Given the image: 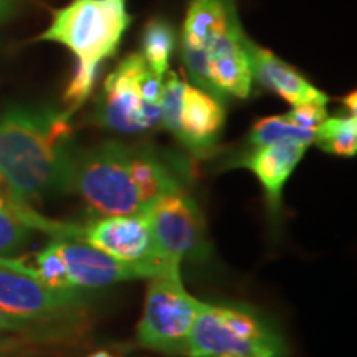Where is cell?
I'll return each mask as SVG.
<instances>
[{
	"label": "cell",
	"mask_w": 357,
	"mask_h": 357,
	"mask_svg": "<svg viewBox=\"0 0 357 357\" xmlns=\"http://www.w3.org/2000/svg\"><path fill=\"white\" fill-rule=\"evenodd\" d=\"M283 116L294 126L303 129H316L328 118V109H326V105L307 102V105L293 106V109Z\"/></svg>",
	"instance_id": "20"
},
{
	"label": "cell",
	"mask_w": 357,
	"mask_h": 357,
	"mask_svg": "<svg viewBox=\"0 0 357 357\" xmlns=\"http://www.w3.org/2000/svg\"><path fill=\"white\" fill-rule=\"evenodd\" d=\"M164 77L147 66L141 53H131L108 75L96 106V123L116 132L149 131L160 123Z\"/></svg>",
	"instance_id": "5"
},
{
	"label": "cell",
	"mask_w": 357,
	"mask_h": 357,
	"mask_svg": "<svg viewBox=\"0 0 357 357\" xmlns=\"http://www.w3.org/2000/svg\"><path fill=\"white\" fill-rule=\"evenodd\" d=\"M243 45L253 79H257L268 91L283 98L291 106L307 102L328 105L329 98L326 93L312 86L300 71L276 56L273 52L257 45L252 38H248V35H245Z\"/></svg>",
	"instance_id": "13"
},
{
	"label": "cell",
	"mask_w": 357,
	"mask_h": 357,
	"mask_svg": "<svg viewBox=\"0 0 357 357\" xmlns=\"http://www.w3.org/2000/svg\"><path fill=\"white\" fill-rule=\"evenodd\" d=\"M0 261L6 263L8 266L19 268V270L26 271V273L35 276V278L47 284V287L60 288V289L73 288L71 287V281L68 276V270H66L63 255H61L60 247H58V240H53L47 248H43L42 252L38 253L37 258H35V268L24 266L20 265L19 261L7 260V258H0Z\"/></svg>",
	"instance_id": "19"
},
{
	"label": "cell",
	"mask_w": 357,
	"mask_h": 357,
	"mask_svg": "<svg viewBox=\"0 0 357 357\" xmlns=\"http://www.w3.org/2000/svg\"><path fill=\"white\" fill-rule=\"evenodd\" d=\"M61 255L66 263V270L73 288H101L106 284L136 278H154V276L178 270V268H160L153 265L121 261L118 258L101 252L86 242L58 238Z\"/></svg>",
	"instance_id": "12"
},
{
	"label": "cell",
	"mask_w": 357,
	"mask_h": 357,
	"mask_svg": "<svg viewBox=\"0 0 357 357\" xmlns=\"http://www.w3.org/2000/svg\"><path fill=\"white\" fill-rule=\"evenodd\" d=\"M344 102H346L347 109L352 111V114H356V93H352V95H347L344 98Z\"/></svg>",
	"instance_id": "22"
},
{
	"label": "cell",
	"mask_w": 357,
	"mask_h": 357,
	"mask_svg": "<svg viewBox=\"0 0 357 357\" xmlns=\"http://www.w3.org/2000/svg\"><path fill=\"white\" fill-rule=\"evenodd\" d=\"M164 255L174 260H204L208 257L205 222L199 205L184 189L162 195L142 213Z\"/></svg>",
	"instance_id": "8"
},
{
	"label": "cell",
	"mask_w": 357,
	"mask_h": 357,
	"mask_svg": "<svg viewBox=\"0 0 357 357\" xmlns=\"http://www.w3.org/2000/svg\"><path fill=\"white\" fill-rule=\"evenodd\" d=\"M79 238L121 261L160 268H181V261L160 252L149 222L142 213L106 215L79 229Z\"/></svg>",
	"instance_id": "10"
},
{
	"label": "cell",
	"mask_w": 357,
	"mask_h": 357,
	"mask_svg": "<svg viewBox=\"0 0 357 357\" xmlns=\"http://www.w3.org/2000/svg\"><path fill=\"white\" fill-rule=\"evenodd\" d=\"M314 129L294 126L284 116H268L253 124L248 142L253 147L276 144V142H303L311 146L314 142Z\"/></svg>",
	"instance_id": "18"
},
{
	"label": "cell",
	"mask_w": 357,
	"mask_h": 357,
	"mask_svg": "<svg viewBox=\"0 0 357 357\" xmlns=\"http://www.w3.org/2000/svg\"><path fill=\"white\" fill-rule=\"evenodd\" d=\"M176 47L177 33L171 22L151 19L144 25L141 35V55L155 75L166 77Z\"/></svg>",
	"instance_id": "16"
},
{
	"label": "cell",
	"mask_w": 357,
	"mask_h": 357,
	"mask_svg": "<svg viewBox=\"0 0 357 357\" xmlns=\"http://www.w3.org/2000/svg\"><path fill=\"white\" fill-rule=\"evenodd\" d=\"M184 356L283 357V339L245 307L200 303Z\"/></svg>",
	"instance_id": "4"
},
{
	"label": "cell",
	"mask_w": 357,
	"mask_h": 357,
	"mask_svg": "<svg viewBox=\"0 0 357 357\" xmlns=\"http://www.w3.org/2000/svg\"><path fill=\"white\" fill-rule=\"evenodd\" d=\"M89 357H118V356L111 354V352H108V351H96V352H93Z\"/></svg>",
	"instance_id": "23"
},
{
	"label": "cell",
	"mask_w": 357,
	"mask_h": 357,
	"mask_svg": "<svg viewBox=\"0 0 357 357\" xmlns=\"http://www.w3.org/2000/svg\"><path fill=\"white\" fill-rule=\"evenodd\" d=\"M48 230L58 236H66L70 227L50 223L37 215L25 200H20L8 192L0 190V258H7L19 252L29 242L32 230Z\"/></svg>",
	"instance_id": "15"
},
{
	"label": "cell",
	"mask_w": 357,
	"mask_h": 357,
	"mask_svg": "<svg viewBox=\"0 0 357 357\" xmlns=\"http://www.w3.org/2000/svg\"><path fill=\"white\" fill-rule=\"evenodd\" d=\"M160 123L190 153L207 155L220 137L225 124V108L215 96L182 82L174 71H167L164 82Z\"/></svg>",
	"instance_id": "7"
},
{
	"label": "cell",
	"mask_w": 357,
	"mask_h": 357,
	"mask_svg": "<svg viewBox=\"0 0 357 357\" xmlns=\"http://www.w3.org/2000/svg\"><path fill=\"white\" fill-rule=\"evenodd\" d=\"M79 288H52L30 273L0 261V310L29 324L73 311L82 305Z\"/></svg>",
	"instance_id": "11"
},
{
	"label": "cell",
	"mask_w": 357,
	"mask_h": 357,
	"mask_svg": "<svg viewBox=\"0 0 357 357\" xmlns=\"http://www.w3.org/2000/svg\"><path fill=\"white\" fill-rule=\"evenodd\" d=\"M240 25L235 0H190L182 25L181 52L194 86L213 96L208 50Z\"/></svg>",
	"instance_id": "9"
},
{
	"label": "cell",
	"mask_w": 357,
	"mask_h": 357,
	"mask_svg": "<svg viewBox=\"0 0 357 357\" xmlns=\"http://www.w3.org/2000/svg\"><path fill=\"white\" fill-rule=\"evenodd\" d=\"M200 303L187 293L181 270L151 278L144 311L137 326L141 344L162 354L184 356Z\"/></svg>",
	"instance_id": "6"
},
{
	"label": "cell",
	"mask_w": 357,
	"mask_h": 357,
	"mask_svg": "<svg viewBox=\"0 0 357 357\" xmlns=\"http://www.w3.org/2000/svg\"><path fill=\"white\" fill-rule=\"evenodd\" d=\"M181 189L166 164L146 149L108 141L71 155L68 190L102 215H141L154 200Z\"/></svg>",
	"instance_id": "2"
},
{
	"label": "cell",
	"mask_w": 357,
	"mask_h": 357,
	"mask_svg": "<svg viewBox=\"0 0 357 357\" xmlns=\"http://www.w3.org/2000/svg\"><path fill=\"white\" fill-rule=\"evenodd\" d=\"M314 142L324 153L354 158L357 153V119L356 114L326 118L314 129Z\"/></svg>",
	"instance_id": "17"
},
{
	"label": "cell",
	"mask_w": 357,
	"mask_h": 357,
	"mask_svg": "<svg viewBox=\"0 0 357 357\" xmlns=\"http://www.w3.org/2000/svg\"><path fill=\"white\" fill-rule=\"evenodd\" d=\"M71 111L10 108L0 114V184L29 200L68 190Z\"/></svg>",
	"instance_id": "1"
},
{
	"label": "cell",
	"mask_w": 357,
	"mask_h": 357,
	"mask_svg": "<svg viewBox=\"0 0 357 357\" xmlns=\"http://www.w3.org/2000/svg\"><path fill=\"white\" fill-rule=\"evenodd\" d=\"M129 24L128 0H71L53 12L38 40L63 45L75 55L77 66L63 96L71 113L91 95L101 65L116 55Z\"/></svg>",
	"instance_id": "3"
},
{
	"label": "cell",
	"mask_w": 357,
	"mask_h": 357,
	"mask_svg": "<svg viewBox=\"0 0 357 357\" xmlns=\"http://www.w3.org/2000/svg\"><path fill=\"white\" fill-rule=\"evenodd\" d=\"M307 147L310 146L303 142H276V144L253 147L252 153L235 162V166L247 167L255 174L265 190L270 212L273 215L280 213L284 184L300 164Z\"/></svg>",
	"instance_id": "14"
},
{
	"label": "cell",
	"mask_w": 357,
	"mask_h": 357,
	"mask_svg": "<svg viewBox=\"0 0 357 357\" xmlns=\"http://www.w3.org/2000/svg\"><path fill=\"white\" fill-rule=\"evenodd\" d=\"M19 3L20 0H0V22L10 19L19 8Z\"/></svg>",
	"instance_id": "21"
}]
</instances>
